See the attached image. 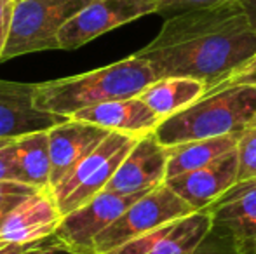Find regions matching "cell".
<instances>
[{
  "label": "cell",
  "instance_id": "2e32d148",
  "mask_svg": "<svg viewBox=\"0 0 256 254\" xmlns=\"http://www.w3.org/2000/svg\"><path fill=\"white\" fill-rule=\"evenodd\" d=\"M70 119L84 120V122L108 129V131L136 136L150 134L162 122L160 117L140 96L96 103V105L80 108Z\"/></svg>",
  "mask_w": 256,
  "mask_h": 254
},
{
  "label": "cell",
  "instance_id": "ac0fdd59",
  "mask_svg": "<svg viewBox=\"0 0 256 254\" xmlns=\"http://www.w3.org/2000/svg\"><path fill=\"white\" fill-rule=\"evenodd\" d=\"M206 94V82L190 77H162L150 84L140 98L162 120L188 108Z\"/></svg>",
  "mask_w": 256,
  "mask_h": 254
},
{
  "label": "cell",
  "instance_id": "4316f807",
  "mask_svg": "<svg viewBox=\"0 0 256 254\" xmlns=\"http://www.w3.org/2000/svg\"><path fill=\"white\" fill-rule=\"evenodd\" d=\"M21 254H75V253L70 251L66 246L61 244L56 239V235H54L48 242H44V244L37 246V248H34V249H28V251H24Z\"/></svg>",
  "mask_w": 256,
  "mask_h": 254
},
{
  "label": "cell",
  "instance_id": "30bf717a",
  "mask_svg": "<svg viewBox=\"0 0 256 254\" xmlns=\"http://www.w3.org/2000/svg\"><path fill=\"white\" fill-rule=\"evenodd\" d=\"M211 214L206 209L172 220L108 254H192L211 232Z\"/></svg>",
  "mask_w": 256,
  "mask_h": 254
},
{
  "label": "cell",
  "instance_id": "83f0119b",
  "mask_svg": "<svg viewBox=\"0 0 256 254\" xmlns=\"http://www.w3.org/2000/svg\"><path fill=\"white\" fill-rule=\"evenodd\" d=\"M48 241H44V242H48ZM44 242H37V244H14V242L0 241V254H21V253L28 251V249H34V248H37V246L44 244Z\"/></svg>",
  "mask_w": 256,
  "mask_h": 254
},
{
  "label": "cell",
  "instance_id": "ffe728a7",
  "mask_svg": "<svg viewBox=\"0 0 256 254\" xmlns=\"http://www.w3.org/2000/svg\"><path fill=\"white\" fill-rule=\"evenodd\" d=\"M239 174L237 181L256 180V127H246L237 143Z\"/></svg>",
  "mask_w": 256,
  "mask_h": 254
},
{
  "label": "cell",
  "instance_id": "7c38bea8",
  "mask_svg": "<svg viewBox=\"0 0 256 254\" xmlns=\"http://www.w3.org/2000/svg\"><path fill=\"white\" fill-rule=\"evenodd\" d=\"M35 87L37 84L0 80V141L48 131L68 119L37 108Z\"/></svg>",
  "mask_w": 256,
  "mask_h": 254
},
{
  "label": "cell",
  "instance_id": "9c48e42d",
  "mask_svg": "<svg viewBox=\"0 0 256 254\" xmlns=\"http://www.w3.org/2000/svg\"><path fill=\"white\" fill-rule=\"evenodd\" d=\"M206 211L212 228L232 239L240 254H256V180L237 181Z\"/></svg>",
  "mask_w": 256,
  "mask_h": 254
},
{
  "label": "cell",
  "instance_id": "603a6c76",
  "mask_svg": "<svg viewBox=\"0 0 256 254\" xmlns=\"http://www.w3.org/2000/svg\"><path fill=\"white\" fill-rule=\"evenodd\" d=\"M232 85H254L256 87V56L251 58L248 63H244L240 68H237V70L234 71L232 75H228L225 80H222L220 84L208 89L206 94H211V92L220 91V89H225V87H232Z\"/></svg>",
  "mask_w": 256,
  "mask_h": 254
},
{
  "label": "cell",
  "instance_id": "277c9868",
  "mask_svg": "<svg viewBox=\"0 0 256 254\" xmlns=\"http://www.w3.org/2000/svg\"><path fill=\"white\" fill-rule=\"evenodd\" d=\"M92 0H16L2 61L60 49V31Z\"/></svg>",
  "mask_w": 256,
  "mask_h": 254
},
{
  "label": "cell",
  "instance_id": "7a4b0ae2",
  "mask_svg": "<svg viewBox=\"0 0 256 254\" xmlns=\"http://www.w3.org/2000/svg\"><path fill=\"white\" fill-rule=\"evenodd\" d=\"M155 80H158L155 68L138 51L108 66L40 82L35 87V105L42 112L70 119L80 108L96 103L138 98Z\"/></svg>",
  "mask_w": 256,
  "mask_h": 254
},
{
  "label": "cell",
  "instance_id": "44dd1931",
  "mask_svg": "<svg viewBox=\"0 0 256 254\" xmlns=\"http://www.w3.org/2000/svg\"><path fill=\"white\" fill-rule=\"evenodd\" d=\"M37 190L38 188L21 181H0V227L18 204H21Z\"/></svg>",
  "mask_w": 256,
  "mask_h": 254
},
{
  "label": "cell",
  "instance_id": "e0dca14e",
  "mask_svg": "<svg viewBox=\"0 0 256 254\" xmlns=\"http://www.w3.org/2000/svg\"><path fill=\"white\" fill-rule=\"evenodd\" d=\"M10 153L21 183L38 190H51L49 129L10 139Z\"/></svg>",
  "mask_w": 256,
  "mask_h": 254
},
{
  "label": "cell",
  "instance_id": "6da1fadb",
  "mask_svg": "<svg viewBox=\"0 0 256 254\" xmlns=\"http://www.w3.org/2000/svg\"><path fill=\"white\" fill-rule=\"evenodd\" d=\"M158 78L190 77L206 91L256 56V28L240 0L172 14L140 49Z\"/></svg>",
  "mask_w": 256,
  "mask_h": 254
},
{
  "label": "cell",
  "instance_id": "f546056e",
  "mask_svg": "<svg viewBox=\"0 0 256 254\" xmlns=\"http://www.w3.org/2000/svg\"><path fill=\"white\" fill-rule=\"evenodd\" d=\"M250 126H251V127H256V117H254V119H253V122H251Z\"/></svg>",
  "mask_w": 256,
  "mask_h": 254
},
{
  "label": "cell",
  "instance_id": "cb8c5ba5",
  "mask_svg": "<svg viewBox=\"0 0 256 254\" xmlns=\"http://www.w3.org/2000/svg\"><path fill=\"white\" fill-rule=\"evenodd\" d=\"M158 2V14H178L192 9H204V7L222 5L226 2H236V0H157Z\"/></svg>",
  "mask_w": 256,
  "mask_h": 254
},
{
  "label": "cell",
  "instance_id": "7402d4cb",
  "mask_svg": "<svg viewBox=\"0 0 256 254\" xmlns=\"http://www.w3.org/2000/svg\"><path fill=\"white\" fill-rule=\"evenodd\" d=\"M192 254H240L237 246L232 242V239L225 234L211 228L206 239L200 242V246Z\"/></svg>",
  "mask_w": 256,
  "mask_h": 254
},
{
  "label": "cell",
  "instance_id": "f1b7e54d",
  "mask_svg": "<svg viewBox=\"0 0 256 254\" xmlns=\"http://www.w3.org/2000/svg\"><path fill=\"white\" fill-rule=\"evenodd\" d=\"M240 3H242L244 10H246L251 24L256 28V0H240Z\"/></svg>",
  "mask_w": 256,
  "mask_h": 254
},
{
  "label": "cell",
  "instance_id": "484cf974",
  "mask_svg": "<svg viewBox=\"0 0 256 254\" xmlns=\"http://www.w3.org/2000/svg\"><path fill=\"white\" fill-rule=\"evenodd\" d=\"M0 181H20L12 153H10V139L0 141Z\"/></svg>",
  "mask_w": 256,
  "mask_h": 254
},
{
  "label": "cell",
  "instance_id": "4fadbf2b",
  "mask_svg": "<svg viewBox=\"0 0 256 254\" xmlns=\"http://www.w3.org/2000/svg\"><path fill=\"white\" fill-rule=\"evenodd\" d=\"M63 214L51 190H37L18 204L0 227V241L37 244L54 237Z\"/></svg>",
  "mask_w": 256,
  "mask_h": 254
},
{
  "label": "cell",
  "instance_id": "d4e9b609",
  "mask_svg": "<svg viewBox=\"0 0 256 254\" xmlns=\"http://www.w3.org/2000/svg\"><path fill=\"white\" fill-rule=\"evenodd\" d=\"M14 9H16V0H0V61H2V54L9 40Z\"/></svg>",
  "mask_w": 256,
  "mask_h": 254
},
{
  "label": "cell",
  "instance_id": "5bb4252c",
  "mask_svg": "<svg viewBox=\"0 0 256 254\" xmlns=\"http://www.w3.org/2000/svg\"><path fill=\"white\" fill-rule=\"evenodd\" d=\"M112 131L78 119H66L49 129L51 190L56 188Z\"/></svg>",
  "mask_w": 256,
  "mask_h": 254
},
{
  "label": "cell",
  "instance_id": "52a82bcc",
  "mask_svg": "<svg viewBox=\"0 0 256 254\" xmlns=\"http://www.w3.org/2000/svg\"><path fill=\"white\" fill-rule=\"evenodd\" d=\"M150 14H158L157 0H92L61 28L60 49L74 51L103 33Z\"/></svg>",
  "mask_w": 256,
  "mask_h": 254
},
{
  "label": "cell",
  "instance_id": "8992f818",
  "mask_svg": "<svg viewBox=\"0 0 256 254\" xmlns=\"http://www.w3.org/2000/svg\"><path fill=\"white\" fill-rule=\"evenodd\" d=\"M192 213H196V209L188 202L162 183L134 200L96 239L92 254H108L169 221L188 216Z\"/></svg>",
  "mask_w": 256,
  "mask_h": 254
},
{
  "label": "cell",
  "instance_id": "8fae6325",
  "mask_svg": "<svg viewBox=\"0 0 256 254\" xmlns=\"http://www.w3.org/2000/svg\"><path fill=\"white\" fill-rule=\"evenodd\" d=\"M169 152L154 132L145 134L136 141L117 173L108 183L106 190L117 193H146L166 183Z\"/></svg>",
  "mask_w": 256,
  "mask_h": 254
},
{
  "label": "cell",
  "instance_id": "5b68a950",
  "mask_svg": "<svg viewBox=\"0 0 256 254\" xmlns=\"http://www.w3.org/2000/svg\"><path fill=\"white\" fill-rule=\"evenodd\" d=\"M140 138L142 136L112 131L56 188L51 190L60 213L64 216L106 190L118 166Z\"/></svg>",
  "mask_w": 256,
  "mask_h": 254
},
{
  "label": "cell",
  "instance_id": "ba28073f",
  "mask_svg": "<svg viewBox=\"0 0 256 254\" xmlns=\"http://www.w3.org/2000/svg\"><path fill=\"white\" fill-rule=\"evenodd\" d=\"M145 193H117L104 190L78 209L64 214L56 230V239L75 254H92L94 241Z\"/></svg>",
  "mask_w": 256,
  "mask_h": 254
},
{
  "label": "cell",
  "instance_id": "d6986e66",
  "mask_svg": "<svg viewBox=\"0 0 256 254\" xmlns=\"http://www.w3.org/2000/svg\"><path fill=\"white\" fill-rule=\"evenodd\" d=\"M237 143H239V136L226 134L208 139H194V141H185L168 146L169 160L166 180L185 173H192V171L208 166L218 157L237 148Z\"/></svg>",
  "mask_w": 256,
  "mask_h": 254
},
{
  "label": "cell",
  "instance_id": "3957f363",
  "mask_svg": "<svg viewBox=\"0 0 256 254\" xmlns=\"http://www.w3.org/2000/svg\"><path fill=\"white\" fill-rule=\"evenodd\" d=\"M254 117L256 87L232 85L206 94L188 108L164 119L154 134L164 146L226 134L240 136Z\"/></svg>",
  "mask_w": 256,
  "mask_h": 254
},
{
  "label": "cell",
  "instance_id": "9a60e30c",
  "mask_svg": "<svg viewBox=\"0 0 256 254\" xmlns=\"http://www.w3.org/2000/svg\"><path fill=\"white\" fill-rule=\"evenodd\" d=\"M237 174L239 157L234 148L200 169L169 178L166 185L196 211H202L237 183Z\"/></svg>",
  "mask_w": 256,
  "mask_h": 254
}]
</instances>
